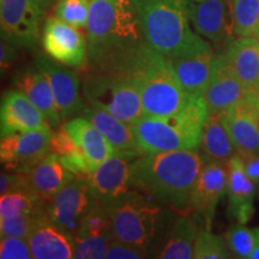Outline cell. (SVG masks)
I'll use <instances>...</instances> for the list:
<instances>
[{"instance_id":"836d02e7","label":"cell","mask_w":259,"mask_h":259,"mask_svg":"<svg viewBox=\"0 0 259 259\" xmlns=\"http://www.w3.org/2000/svg\"><path fill=\"white\" fill-rule=\"evenodd\" d=\"M48 212L23 213L10 219H0V234L4 236H17L28 239L32 231L36 228L42 220L46 219Z\"/></svg>"},{"instance_id":"ab89813d","label":"cell","mask_w":259,"mask_h":259,"mask_svg":"<svg viewBox=\"0 0 259 259\" xmlns=\"http://www.w3.org/2000/svg\"><path fill=\"white\" fill-rule=\"evenodd\" d=\"M17 60V46L11 42L2 38L0 45V66H2V73L4 74L14 66Z\"/></svg>"},{"instance_id":"e0dca14e","label":"cell","mask_w":259,"mask_h":259,"mask_svg":"<svg viewBox=\"0 0 259 259\" xmlns=\"http://www.w3.org/2000/svg\"><path fill=\"white\" fill-rule=\"evenodd\" d=\"M191 23L200 36L215 44L231 42L234 36L232 0L191 3Z\"/></svg>"},{"instance_id":"ba28073f","label":"cell","mask_w":259,"mask_h":259,"mask_svg":"<svg viewBox=\"0 0 259 259\" xmlns=\"http://www.w3.org/2000/svg\"><path fill=\"white\" fill-rule=\"evenodd\" d=\"M46 10L41 0H0L2 38L17 47H34Z\"/></svg>"},{"instance_id":"7a4b0ae2","label":"cell","mask_w":259,"mask_h":259,"mask_svg":"<svg viewBox=\"0 0 259 259\" xmlns=\"http://www.w3.org/2000/svg\"><path fill=\"white\" fill-rule=\"evenodd\" d=\"M206 161L198 149L144 153L134 162L131 187L186 212L194 184Z\"/></svg>"},{"instance_id":"6da1fadb","label":"cell","mask_w":259,"mask_h":259,"mask_svg":"<svg viewBox=\"0 0 259 259\" xmlns=\"http://www.w3.org/2000/svg\"><path fill=\"white\" fill-rule=\"evenodd\" d=\"M88 71L121 76L148 45L134 0H90Z\"/></svg>"},{"instance_id":"2e32d148","label":"cell","mask_w":259,"mask_h":259,"mask_svg":"<svg viewBox=\"0 0 259 259\" xmlns=\"http://www.w3.org/2000/svg\"><path fill=\"white\" fill-rule=\"evenodd\" d=\"M221 118L240 156L259 154L257 96L247 95L231 109L221 113Z\"/></svg>"},{"instance_id":"7402d4cb","label":"cell","mask_w":259,"mask_h":259,"mask_svg":"<svg viewBox=\"0 0 259 259\" xmlns=\"http://www.w3.org/2000/svg\"><path fill=\"white\" fill-rule=\"evenodd\" d=\"M64 127L82 150L92 173L114 153L108 139L84 116L70 119L65 122Z\"/></svg>"},{"instance_id":"bcb514c9","label":"cell","mask_w":259,"mask_h":259,"mask_svg":"<svg viewBox=\"0 0 259 259\" xmlns=\"http://www.w3.org/2000/svg\"><path fill=\"white\" fill-rule=\"evenodd\" d=\"M257 38H258V40H259V34H258V35H257Z\"/></svg>"},{"instance_id":"30bf717a","label":"cell","mask_w":259,"mask_h":259,"mask_svg":"<svg viewBox=\"0 0 259 259\" xmlns=\"http://www.w3.org/2000/svg\"><path fill=\"white\" fill-rule=\"evenodd\" d=\"M54 131L35 130L2 137L0 160L8 171L25 173L51 153V142Z\"/></svg>"},{"instance_id":"7c38bea8","label":"cell","mask_w":259,"mask_h":259,"mask_svg":"<svg viewBox=\"0 0 259 259\" xmlns=\"http://www.w3.org/2000/svg\"><path fill=\"white\" fill-rule=\"evenodd\" d=\"M34 65L47 77L51 84L61 120H69L71 116L83 112L87 105L80 95L78 74L52 59L48 54L37 53Z\"/></svg>"},{"instance_id":"d4e9b609","label":"cell","mask_w":259,"mask_h":259,"mask_svg":"<svg viewBox=\"0 0 259 259\" xmlns=\"http://www.w3.org/2000/svg\"><path fill=\"white\" fill-rule=\"evenodd\" d=\"M189 215L176 216L163 239L157 245L153 257L161 259L193 258L194 242L199 229L196 216Z\"/></svg>"},{"instance_id":"d590c367","label":"cell","mask_w":259,"mask_h":259,"mask_svg":"<svg viewBox=\"0 0 259 259\" xmlns=\"http://www.w3.org/2000/svg\"><path fill=\"white\" fill-rule=\"evenodd\" d=\"M114 238H73V258H106L109 244Z\"/></svg>"},{"instance_id":"7bdbcfd3","label":"cell","mask_w":259,"mask_h":259,"mask_svg":"<svg viewBox=\"0 0 259 259\" xmlns=\"http://www.w3.org/2000/svg\"><path fill=\"white\" fill-rule=\"evenodd\" d=\"M41 2H42V3H44V4H45V6H46V8L48 9V8H50V6L52 5V3H53V2H54V0H41Z\"/></svg>"},{"instance_id":"9c48e42d","label":"cell","mask_w":259,"mask_h":259,"mask_svg":"<svg viewBox=\"0 0 259 259\" xmlns=\"http://www.w3.org/2000/svg\"><path fill=\"white\" fill-rule=\"evenodd\" d=\"M41 44L45 53L71 69L88 66V38L78 28L60 18L48 17L42 25Z\"/></svg>"},{"instance_id":"484cf974","label":"cell","mask_w":259,"mask_h":259,"mask_svg":"<svg viewBox=\"0 0 259 259\" xmlns=\"http://www.w3.org/2000/svg\"><path fill=\"white\" fill-rule=\"evenodd\" d=\"M27 240L35 259L73 258V238L54 225L50 216L38 223Z\"/></svg>"},{"instance_id":"3957f363","label":"cell","mask_w":259,"mask_h":259,"mask_svg":"<svg viewBox=\"0 0 259 259\" xmlns=\"http://www.w3.org/2000/svg\"><path fill=\"white\" fill-rule=\"evenodd\" d=\"M192 0H134L148 44L167 58L189 57L210 45L191 23Z\"/></svg>"},{"instance_id":"f35d334b","label":"cell","mask_w":259,"mask_h":259,"mask_svg":"<svg viewBox=\"0 0 259 259\" xmlns=\"http://www.w3.org/2000/svg\"><path fill=\"white\" fill-rule=\"evenodd\" d=\"M23 187H28L23 173L8 170L2 171V174H0V194L23 189Z\"/></svg>"},{"instance_id":"74e56055","label":"cell","mask_w":259,"mask_h":259,"mask_svg":"<svg viewBox=\"0 0 259 259\" xmlns=\"http://www.w3.org/2000/svg\"><path fill=\"white\" fill-rule=\"evenodd\" d=\"M150 257L148 251L114 238L109 244L106 258L108 259H142Z\"/></svg>"},{"instance_id":"8fae6325","label":"cell","mask_w":259,"mask_h":259,"mask_svg":"<svg viewBox=\"0 0 259 259\" xmlns=\"http://www.w3.org/2000/svg\"><path fill=\"white\" fill-rule=\"evenodd\" d=\"M144 153L114 151L87 178L94 198L103 204L132 190V167L136 158Z\"/></svg>"},{"instance_id":"7dc6e473","label":"cell","mask_w":259,"mask_h":259,"mask_svg":"<svg viewBox=\"0 0 259 259\" xmlns=\"http://www.w3.org/2000/svg\"><path fill=\"white\" fill-rule=\"evenodd\" d=\"M258 198H259V190H258Z\"/></svg>"},{"instance_id":"f6af8a7d","label":"cell","mask_w":259,"mask_h":259,"mask_svg":"<svg viewBox=\"0 0 259 259\" xmlns=\"http://www.w3.org/2000/svg\"><path fill=\"white\" fill-rule=\"evenodd\" d=\"M192 2H203V0H192Z\"/></svg>"},{"instance_id":"83f0119b","label":"cell","mask_w":259,"mask_h":259,"mask_svg":"<svg viewBox=\"0 0 259 259\" xmlns=\"http://www.w3.org/2000/svg\"><path fill=\"white\" fill-rule=\"evenodd\" d=\"M200 149L210 161L228 163L238 154L231 136L223 125L221 114H210L203 130Z\"/></svg>"},{"instance_id":"4dcf8cb0","label":"cell","mask_w":259,"mask_h":259,"mask_svg":"<svg viewBox=\"0 0 259 259\" xmlns=\"http://www.w3.org/2000/svg\"><path fill=\"white\" fill-rule=\"evenodd\" d=\"M234 36L259 34V0H232Z\"/></svg>"},{"instance_id":"60d3db41","label":"cell","mask_w":259,"mask_h":259,"mask_svg":"<svg viewBox=\"0 0 259 259\" xmlns=\"http://www.w3.org/2000/svg\"><path fill=\"white\" fill-rule=\"evenodd\" d=\"M241 157L244 160L247 176L254 184H259V154H251Z\"/></svg>"},{"instance_id":"f546056e","label":"cell","mask_w":259,"mask_h":259,"mask_svg":"<svg viewBox=\"0 0 259 259\" xmlns=\"http://www.w3.org/2000/svg\"><path fill=\"white\" fill-rule=\"evenodd\" d=\"M73 238H115L106 205L99 200L88 210Z\"/></svg>"},{"instance_id":"ee69618b","label":"cell","mask_w":259,"mask_h":259,"mask_svg":"<svg viewBox=\"0 0 259 259\" xmlns=\"http://www.w3.org/2000/svg\"><path fill=\"white\" fill-rule=\"evenodd\" d=\"M257 108H258V112H259V94L257 95Z\"/></svg>"},{"instance_id":"9a60e30c","label":"cell","mask_w":259,"mask_h":259,"mask_svg":"<svg viewBox=\"0 0 259 259\" xmlns=\"http://www.w3.org/2000/svg\"><path fill=\"white\" fill-rule=\"evenodd\" d=\"M248 95L226 54L215 57L209 84L203 97L210 114H221Z\"/></svg>"},{"instance_id":"1f68e13d","label":"cell","mask_w":259,"mask_h":259,"mask_svg":"<svg viewBox=\"0 0 259 259\" xmlns=\"http://www.w3.org/2000/svg\"><path fill=\"white\" fill-rule=\"evenodd\" d=\"M227 242L221 236L212 234L210 229L199 231L194 242L193 258L196 259H225L231 258Z\"/></svg>"},{"instance_id":"ffe728a7","label":"cell","mask_w":259,"mask_h":259,"mask_svg":"<svg viewBox=\"0 0 259 259\" xmlns=\"http://www.w3.org/2000/svg\"><path fill=\"white\" fill-rule=\"evenodd\" d=\"M23 174L28 189L47 203L63 187L77 178L64 166L59 156L54 153L47 154Z\"/></svg>"},{"instance_id":"d6a6232c","label":"cell","mask_w":259,"mask_h":259,"mask_svg":"<svg viewBox=\"0 0 259 259\" xmlns=\"http://www.w3.org/2000/svg\"><path fill=\"white\" fill-rule=\"evenodd\" d=\"M226 242L236 258H250L257 244L255 228L251 229L241 223H236L227 232Z\"/></svg>"},{"instance_id":"8992f818","label":"cell","mask_w":259,"mask_h":259,"mask_svg":"<svg viewBox=\"0 0 259 259\" xmlns=\"http://www.w3.org/2000/svg\"><path fill=\"white\" fill-rule=\"evenodd\" d=\"M141 94L143 115L168 116L176 114L189 101L191 94L180 85L169 59L145 45L125 71Z\"/></svg>"},{"instance_id":"ac0fdd59","label":"cell","mask_w":259,"mask_h":259,"mask_svg":"<svg viewBox=\"0 0 259 259\" xmlns=\"http://www.w3.org/2000/svg\"><path fill=\"white\" fill-rule=\"evenodd\" d=\"M2 137L19 132L48 130L52 126L46 116L18 89L5 93L0 109Z\"/></svg>"},{"instance_id":"44dd1931","label":"cell","mask_w":259,"mask_h":259,"mask_svg":"<svg viewBox=\"0 0 259 259\" xmlns=\"http://www.w3.org/2000/svg\"><path fill=\"white\" fill-rule=\"evenodd\" d=\"M14 84L44 113L52 127L60 125L61 116L47 77L34 65L24 67L16 74Z\"/></svg>"},{"instance_id":"4fadbf2b","label":"cell","mask_w":259,"mask_h":259,"mask_svg":"<svg viewBox=\"0 0 259 259\" xmlns=\"http://www.w3.org/2000/svg\"><path fill=\"white\" fill-rule=\"evenodd\" d=\"M95 202L88 179L76 178L48 202V216L54 225L73 238L83 216Z\"/></svg>"},{"instance_id":"b9f144b4","label":"cell","mask_w":259,"mask_h":259,"mask_svg":"<svg viewBox=\"0 0 259 259\" xmlns=\"http://www.w3.org/2000/svg\"><path fill=\"white\" fill-rule=\"evenodd\" d=\"M255 233H257V244H255L253 252L251 253L250 259H259V227L255 228Z\"/></svg>"},{"instance_id":"4316f807","label":"cell","mask_w":259,"mask_h":259,"mask_svg":"<svg viewBox=\"0 0 259 259\" xmlns=\"http://www.w3.org/2000/svg\"><path fill=\"white\" fill-rule=\"evenodd\" d=\"M82 114L102 132L113 145L114 151H136L143 153L139 148L134 127L131 124L116 118L111 113L102 111L94 106H85Z\"/></svg>"},{"instance_id":"8d00e7d4","label":"cell","mask_w":259,"mask_h":259,"mask_svg":"<svg viewBox=\"0 0 259 259\" xmlns=\"http://www.w3.org/2000/svg\"><path fill=\"white\" fill-rule=\"evenodd\" d=\"M2 259H30L32 258L30 246L27 239L17 236H4L0 241Z\"/></svg>"},{"instance_id":"cb8c5ba5","label":"cell","mask_w":259,"mask_h":259,"mask_svg":"<svg viewBox=\"0 0 259 259\" xmlns=\"http://www.w3.org/2000/svg\"><path fill=\"white\" fill-rule=\"evenodd\" d=\"M228 58L236 76L244 84L248 95L259 94V40L253 36L238 37L228 44Z\"/></svg>"},{"instance_id":"5b68a950","label":"cell","mask_w":259,"mask_h":259,"mask_svg":"<svg viewBox=\"0 0 259 259\" xmlns=\"http://www.w3.org/2000/svg\"><path fill=\"white\" fill-rule=\"evenodd\" d=\"M209 115L203 95L191 94L186 105L176 114L143 115L132 124V127L143 153L198 149Z\"/></svg>"},{"instance_id":"277c9868","label":"cell","mask_w":259,"mask_h":259,"mask_svg":"<svg viewBox=\"0 0 259 259\" xmlns=\"http://www.w3.org/2000/svg\"><path fill=\"white\" fill-rule=\"evenodd\" d=\"M160 203L137 190H130L106 203L115 238L144 248L153 257L177 216Z\"/></svg>"},{"instance_id":"d6986e66","label":"cell","mask_w":259,"mask_h":259,"mask_svg":"<svg viewBox=\"0 0 259 259\" xmlns=\"http://www.w3.org/2000/svg\"><path fill=\"white\" fill-rule=\"evenodd\" d=\"M228 216L236 223L246 225L253 218L255 210V184L250 179L245 169V163L239 154L228 161Z\"/></svg>"},{"instance_id":"603a6c76","label":"cell","mask_w":259,"mask_h":259,"mask_svg":"<svg viewBox=\"0 0 259 259\" xmlns=\"http://www.w3.org/2000/svg\"><path fill=\"white\" fill-rule=\"evenodd\" d=\"M215 54L211 46L189 57L168 58L180 85L189 94L203 95L211 77Z\"/></svg>"},{"instance_id":"52a82bcc","label":"cell","mask_w":259,"mask_h":259,"mask_svg":"<svg viewBox=\"0 0 259 259\" xmlns=\"http://www.w3.org/2000/svg\"><path fill=\"white\" fill-rule=\"evenodd\" d=\"M82 90L89 105L131 125L144 114L141 94L127 77L88 71L82 80Z\"/></svg>"},{"instance_id":"f1b7e54d","label":"cell","mask_w":259,"mask_h":259,"mask_svg":"<svg viewBox=\"0 0 259 259\" xmlns=\"http://www.w3.org/2000/svg\"><path fill=\"white\" fill-rule=\"evenodd\" d=\"M34 212H48V203L38 198L28 187L11 191L0 197V219Z\"/></svg>"},{"instance_id":"e575fe53","label":"cell","mask_w":259,"mask_h":259,"mask_svg":"<svg viewBox=\"0 0 259 259\" xmlns=\"http://www.w3.org/2000/svg\"><path fill=\"white\" fill-rule=\"evenodd\" d=\"M89 10V0H58L54 6L56 17L78 29L87 27Z\"/></svg>"},{"instance_id":"5bb4252c","label":"cell","mask_w":259,"mask_h":259,"mask_svg":"<svg viewBox=\"0 0 259 259\" xmlns=\"http://www.w3.org/2000/svg\"><path fill=\"white\" fill-rule=\"evenodd\" d=\"M228 184V163L219 161H206L197 179L190 196L185 213H193L202 219L210 229L216 206L225 193Z\"/></svg>"}]
</instances>
